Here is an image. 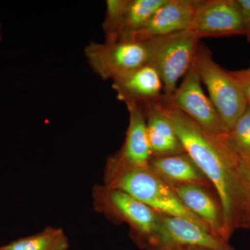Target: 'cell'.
I'll use <instances>...</instances> for the list:
<instances>
[{
    "label": "cell",
    "mask_w": 250,
    "mask_h": 250,
    "mask_svg": "<svg viewBox=\"0 0 250 250\" xmlns=\"http://www.w3.org/2000/svg\"><path fill=\"white\" fill-rule=\"evenodd\" d=\"M160 103L185 152L205 174L218 195L223 210V237L229 242L234 231L231 223V204L238 152L226 134H210L183 112L161 100Z\"/></svg>",
    "instance_id": "6da1fadb"
},
{
    "label": "cell",
    "mask_w": 250,
    "mask_h": 250,
    "mask_svg": "<svg viewBox=\"0 0 250 250\" xmlns=\"http://www.w3.org/2000/svg\"><path fill=\"white\" fill-rule=\"evenodd\" d=\"M104 181V185L126 192L157 213L188 219L208 229L186 208L172 186L149 166L129 165L116 154L106 161Z\"/></svg>",
    "instance_id": "7a4b0ae2"
},
{
    "label": "cell",
    "mask_w": 250,
    "mask_h": 250,
    "mask_svg": "<svg viewBox=\"0 0 250 250\" xmlns=\"http://www.w3.org/2000/svg\"><path fill=\"white\" fill-rule=\"evenodd\" d=\"M194 65L218 112L224 132L228 134L248 107L246 96L228 70L215 62L207 45H198Z\"/></svg>",
    "instance_id": "3957f363"
},
{
    "label": "cell",
    "mask_w": 250,
    "mask_h": 250,
    "mask_svg": "<svg viewBox=\"0 0 250 250\" xmlns=\"http://www.w3.org/2000/svg\"><path fill=\"white\" fill-rule=\"evenodd\" d=\"M94 209L116 223H126L140 245L146 247L152 240L159 213L128 195L105 185H95L92 191Z\"/></svg>",
    "instance_id": "277c9868"
},
{
    "label": "cell",
    "mask_w": 250,
    "mask_h": 250,
    "mask_svg": "<svg viewBox=\"0 0 250 250\" xmlns=\"http://www.w3.org/2000/svg\"><path fill=\"white\" fill-rule=\"evenodd\" d=\"M152 40L90 42L83 54L92 71L103 80H113L149 63Z\"/></svg>",
    "instance_id": "5b68a950"
},
{
    "label": "cell",
    "mask_w": 250,
    "mask_h": 250,
    "mask_svg": "<svg viewBox=\"0 0 250 250\" xmlns=\"http://www.w3.org/2000/svg\"><path fill=\"white\" fill-rule=\"evenodd\" d=\"M153 42L152 59L164 83L163 98L170 97L177 88V83L191 67L200 45V39L191 31L151 39Z\"/></svg>",
    "instance_id": "8992f818"
},
{
    "label": "cell",
    "mask_w": 250,
    "mask_h": 250,
    "mask_svg": "<svg viewBox=\"0 0 250 250\" xmlns=\"http://www.w3.org/2000/svg\"><path fill=\"white\" fill-rule=\"evenodd\" d=\"M159 213L157 226L152 240L146 246L149 250H184L205 248L233 250L208 229L188 219Z\"/></svg>",
    "instance_id": "52a82bcc"
},
{
    "label": "cell",
    "mask_w": 250,
    "mask_h": 250,
    "mask_svg": "<svg viewBox=\"0 0 250 250\" xmlns=\"http://www.w3.org/2000/svg\"><path fill=\"white\" fill-rule=\"evenodd\" d=\"M201 83L193 62L174 93L169 98H162L161 100L183 112L210 134L225 135L218 112L209 98L205 95Z\"/></svg>",
    "instance_id": "ba28073f"
},
{
    "label": "cell",
    "mask_w": 250,
    "mask_h": 250,
    "mask_svg": "<svg viewBox=\"0 0 250 250\" xmlns=\"http://www.w3.org/2000/svg\"><path fill=\"white\" fill-rule=\"evenodd\" d=\"M189 30L200 40L202 38L244 35L236 0H198Z\"/></svg>",
    "instance_id": "9c48e42d"
},
{
    "label": "cell",
    "mask_w": 250,
    "mask_h": 250,
    "mask_svg": "<svg viewBox=\"0 0 250 250\" xmlns=\"http://www.w3.org/2000/svg\"><path fill=\"white\" fill-rule=\"evenodd\" d=\"M197 1L198 0H166L131 40H151L188 30L193 21Z\"/></svg>",
    "instance_id": "30bf717a"
},
{
    "label": "cell",
    "mask_w": 250,
    "mask_h": 250,
    "mask_svg": "<svg viewBox=\"0 0 250 250\" xmlns=\"http://www.w3.org/2000/svg\"><path fill=\"white\" fill-rule=\"evenodd\" d=\"M112 88L118 100L126 105L136 104L141 106L160 101L164 96V83L151 63L113 79Z\"/></svg>",
    "instance_id": "8fae6325"
},
{
    "label": "cell",
    "mask_w": 250,
    "mask_h": 250,
    "mask_svg": "<svg viewBox=\"0 0 250 250\" xmlns=\"http://www.w3.org/2000/svg\"><path fill=\"white\" fill-rule=\"evenodd\" d=\"M172 188L186 208L200 219L212 233L224 239L221 205L209 191L208 187L188 184L173 186Z\"/></svg>",
    "instance_id": "7c38bea8"
},
{
    "label": "cell",
    "mask_w": 250,
    "mask_h": 250,
    "mask_svg": "<svg viewBox=\"0 0 250 250\" xmlns=\"http://www.w3.org/2000/svg\"><path fill=\"white\" fill-rule=\"evenodd\" d=\"M146 117L152 157L175 155L185 152L175 130L160 101L141 105Z\"/></svg>",
    "instance_id": "4fadbf2b"
},
{
    "label": "cell",
    "mask_w": 250,
    "mask_h": 250,
    "mask_svg": "<svg viewBox=\"0 0 250 250\" xmlns=\"http://www.w3.org/2000/svg\"><path fill=\"white\" fill-rule=\"evenodd\" d=\"M126 106L129 114V126L124 145L117 154L129 165L149 167L152 154L143 108L136 104Z\"/></svg>",
    "instance_id": "5bb4252c"
},
{
    "label": "cell",
    "mask_w": 250,
    "mask_h": 250,
    "mask_svg": "<svg viewBox=\"0 0 250 250\" xmlns=\"http://www.w3.org/2000/svg\"><path fill=\"white\" fill-rule=\"evenodd\" d=\"M149 167L172 187L197 184L210 187L208 179L187 153L152 157Z\"/></svg>",
    "instance_id": "9a60e30c"
},
{
    "label": "cell",
    "mask_w": 250,
    "mask_h": 250,
    "mask_svg": "<svg viewBox=\"0 0 250 250\" xmlns=\"http://www.w3.org/2000/svg\"><path fill=\"white\" fill-rule=\"evenodd\" d=\"M231 223L236 229H250V159L238 153L233 172Z\"/></svg>",
    "instance_id": "2e32d148"
},
{
    "label": "cell",
    "mask_w": 250,
    "mask_h": 250,
    "mask_svg": "<svg viewBox=\"0 0 250 250\" xmlns=\"http://www.w3.org/2000/svg\"><path fill=\"white\" fill-rule=\"evenodd\" d=\"M68 248V238L63 230L47 227L41 232L0 247V250H67Z\"/></svg>",
    "instance_id": "e0dca14e"
},
{
    "label": "cell",
    "mask_w": 250,
    "mask_h": 250,
    "mask_svg": "<svg viewBox=\"0 0 250 250\" xmlns=\"http://www.w3.org/2000/svg\"><path fill=\"white\" fill-rule=\"evenodd\" d=\"M166 0H131L118 41H131ZM116 41V42H117Z\"/></svg>",
    "instance_id": "ac0fdd59"
},
{
    "label": "cell",
    "mask_w": 250,
    "mask_h": 250,
    "mask_svg": "<svg viewBox=\"0 0 250 250\" xmlns=\"http://www.w3.org/2000/svg\"><path fill=\"white\" fill-rule=\"evenodd\" d=\"M131 0H107L106 12L103 22L104 42H114L118 41L125 16Z\"/></svg>",
    "instance_id": "d6986e66"
},
{
    "label": "cell",
    "mask_w": 250,
    "mask_h": 250,
    "mask_svg": "<svg viewBox=\"0 0 250 250\" xmlns=\"http://www.w3.org/2000/svg\"><path fill=\"white\" fill-rule=\"evenodd\" d=\"M237 152L250 159V106L240 117L228 134Z\"/></svg>",
    "instance_id": "ffe728a7"
},
{
    "label": "cell",
    "mask_w": 250,
    "mask_h": 250,
    "mask_svg": "<svg viewBox=\"0 0 250 250\" xmlns=\"http://www.w3.org/2000/svg\"><path fill=\"white\" fill-rule=\"evenodd\" d=\"M228 72L241 87L246 96L248 104L250 106V67L244 70Z\"/></svg>",
    "instance_id": "44dd1931"
},
{
    "label": "cell",
    "mask_w": 250,
    "mask_h": 250,
    "mask_svg": "<svg viewBox=\"0 0 250 250\" xmlns=\"http://www.w3.org/2000/svg\"><path fill=\"white\" fill-rule=\"evenodd\" d=\"M237 4L241 11L245 34L247 40L250 42V0H236Z\"/></svg>",
    "instance_id": "7402d4cb"
},
{
    "label": "cell",
    "mask_w": 250,
    "mask_h": 250,
    "mask_svg": "<svg viewBox=\"0 0 250 250\" xmlns=\"http://www.w3.org/2000/svg\"><path fill=\"white\" fill-rule=\"evenodd\" d=\"M184 250H212L209 249H205V248H190V249H187Z\"/></svg>",
    "instance_id": "603a6c76"
},
{
    "label": "cell",
    "mask_w": 250,
    "mask_h": 250,
    "mask_svg": "<svg viewBox=\"0 0 250 250\" xmlns=\"http://www.w3.org/2000/svg\"><path fill=\"white\" fill-rule=\"evenodd\" d=\"M1 39H2V36H1V24L0 22V42H1Z\"/></svg>",
    "instance_id": "cb8c5ba5"
}]
</instances>
